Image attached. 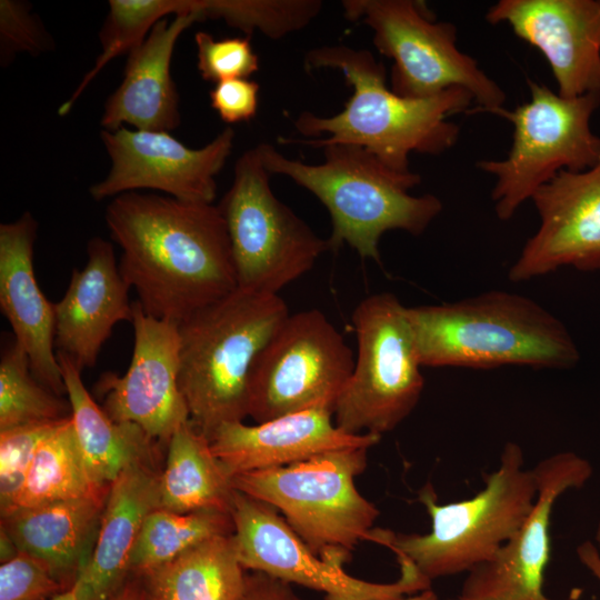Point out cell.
Here are the masks:
<instances>
[{"instance_id":"b9f144b4","label":"cell","mask_w":600,"mask_h":600,"mask_svg":"<svg viewBox=\"0 0 600 600\" xmlns=\"http://www.w3.org/2000/svg\"><path fill=\"white\" fill-rule=\"evenodd\" d=\"M50 600H80V599L78 597L76 589L71 587L68 590L51 598Z\"/></svg>"},{"instance_id":"60d3db41","label":"cell","mask_w":600,"mask_h":600,"mask_svg":"<svg viewBox=\"0 0 600 600\" xmlns=\"http://www.w3.org/2000/svg\"><path fill=\"white\" fill-rule=\"evenodd\" d=\"M403 600H438L437 593L431 589H427L406 597Z\"/></svg>"},{"instance_id":"d4e9b609","label":"cell","mask_w":600,"mask_h":600,"mask_svg":"<svg viewBox=\"0 0 600 600\" xmlns=\"http://www.w3.org/2000/svg\"><path fill=\"white\" fill-rule=\"evenodd\" d=\"M77 442L93 482L108 488L129 464L156 456L157 441L140 427L113 421L83 384L82 371L57 352Z\"/></svg>"},{"instance_id":"44dd1931","label":"cell","mask_w":600,"mask_h":600,"mask_svg":"<svg viewBox=\"0 0 600 600\" xmlns=\"http://www.w3.org/2000/svg\"><path fill=\"white\" fill-rule=\"evenodd\" d=\"M328 409H310L269 421L220 426L210 446L232 478L236 474L279 468L344 448H371L381 436L349 434L340 430Z\"/></svg>"},{"instance_id":"d6a6232c","label":"cell","mask_w":600,"mask_h":600,"mask_svg":"<svg viewBox=\"0 0 600 600\" xmlns=\"http://www.w3.org/2000/svg\"><path fill=\"white\" fill-rule=\"evenodd\" d=\"M197 68L203 80L221 82L230 79H248L259 69V57L249 37L214 39L206 31L194 34Z\"/></svg>"},{"instance_id":"ab89813d","label":"cell","mask_w":600,"mask_h":600,"mask_svg":"<svg viewBox=\"0 0 600 600\" xmlns=\"http://www.w3.org/2000/svg\"><path fill=\"white\" fill-rule=\"evenodd\" d=\"M0 541L1 563L12 559L19 553L20 550L3 529H1Z\"/></svg>"},{"instance_id":"8fae6325","label":"cell","mask_w":600,"mask_h":600,"mask_svg":"<svg viewBox=\"0 0 600 600\" xmlns=\"http://www.w3.org/2000/svg\"><path fill=\"white\" fill-rule=\"evenodd\" d=\"M257 147L243 152L219 209L224 219L238 288L278 294L330 249L270 188Z\"/></svg>"},{"instance_id":"5bb4252c","label":"cell","mask_w":600,"mask_h":600,"mask_svg":"<svg viewBox=\"0 0 600 600\" xmlns=\"http://www.w3.org/2000/svg\"><path fill=\"white\" fill-rule=\"evenodd\" d=\"M100 138L111 166L106 178L89 189L96 201L150 189L184 202L212 203L216 177L231 154L234 131L228 127L199 149L189 148L170 132L124 126L114 131L102 129Z\"/></svg>"},{"instance_id":"cb8c5ba5","label":"cell","mask_w":600,"mask_h":600,"mask_svg":"<svg viewBox=\"0 0 600 600\" xmlns=\"http://www.w3.org/2000/svg\"><path fill=\"white\" fill-rule=\"evenodd\" d=\"M107 494L20 509L1 517V529L71 588L91 558Z\"/></svg>"},{"instance_id":"4dcf8cb0","label":"cell","mask_w":600,"mask_h":600,"mask_svg":"<svg viewBox=\"0 0 600 600\" xmlns=\"http://www.w3.org/2000/svg\"><path fill=\"white\" fill-rule=\"evenodd\" d=\"M320 0H194L204 19H221L247 34L260 31L278 40L307 27L320 12Z\"/></svg>"},{"instance_id":"ba28073f","label":"cell","mask_w":600,"mask_h":600,"mask_svg":"<svg viewBox=\"0 0 600 600\" xmlns=\"http://www.w3.org/2000/svg\"><path fill=\"white\" fill-rule=\"evenodd\" d=\"M351 321L357 358L333 410L336 426L349 434L382 436L417 407L424 378L407 307L390 292L371 294Z\"/></svg>"},{"instance_id":"9a60e30c","label":"cell","mask_w":600,"mask_h":600,"mask_svg":"<svg viewBox=\"0 0 600 600\" xmlns=\"http://www.w3.org/2000/svg\"><path fill=\"white\" fill-rule=\"evenodd\" d=\"M532 470L538 494L530 514L491 560L467 572L460 591L449 600H551L543 580L551 556L552 511L564 492L584 487L593 469L587 459L562 451Z\"/></svg>"},{"instance_id":"ffe728a7","label":"cell","mask_w":600,"mask_h":600,"mask_svg":"<svg viewBox=\"0 0 600 600\" xmlns=\"http://www.w3.org/2000/svg\"><path fill=\"white\" fill-rule=\"evenodd\" d=\"M88 261L72 271L69 286L54 303V348L82 371L96 364L114 326L132 321L130 286L122 277L113 246L94 237L87 246Z\"/></svg>"},{"instance_id":"5b68a950","label":"cell","mask_w":600,"mask_h":600,"mask_svg":"<svg viewBox=\"0 0 600 600\" xmlns=\"http://www.w3.org/2000/svg\"><path fill=\"white\" fill-rule=\"evenodd\" d=\"M289 314L279 294L238 288L179 323V386L190 420L209 440L249 417L252 366Z\"/></svg>"},{"instance_id":"7402d4cb","label":"cell","mask_w":600,"mask_h":600,"mask_svg":"<svg viewBox=\"0 0 600 600\" xmlns=\"http://www.w3.org/2000/svg\"><path fill=\"white\" fill-rule=\"evenodd\" d=\"M202 13L176 16L157 22L147 38L129 53L123 79L107 99L101 126L114 131L126 123L143 131L171 132L181 121L179 94L170 66L179 37Z\"/></svg>"},{"instance_id":"30bf717a","label":"cell","mask_w":600,"mask_h":600,"mask_svg":"<svg viewBox=\"0 0 600 600\" xmlns=\"http://www.w3.org/2000/svg\"><path fill=\"white\" fill-rule=\"evenodd\" d=\"M344 17L373 31L378 51L393 60L391 90L426 99L448 89H467L478 110L497 113L506 93L470 56L457 47L456 26L434 21L423 2L413 0H344Z\"/></svg>"},{"instance_id":"74e56055","label":"cell","mask_w":600,"mask_h":600,"mask_svg":"<svg viewBox=\"0 0 600 600\" xmlns=\"http://www.w3.org/2000/svg\"><path fill=\"white\" fill-rule=\"evenodd\" d=\"M576 553L581 564L600 583V521L596 531V543L586 540L577 547Z\"/></svg>"},{"instance_id":"ac0fdd59","label":"cell","mask_w":600,"mask_h":600,"mask_svg":"<svg viewBox=\"0 0 600 600\" xmlns=\"http://www.w3.org/2000/svg\"><path fill=\"white\" fill-rule=\"evenodd\" d=\"M486 19L544 56L562 98L600 94V0H500Z\"/></svg>"},{"instance_id":"e0dca14e","label":"cell","mask_w":600,"mask_h":600,"mask_svg":"<svg viewBox=\"0 0 600 600\" xmlns=\"http://www.w3.org/2000/svg\"><path fill=\"white\" fill-rule=\"evenodd\" d=\"M538 230L509 269L524 282L562 267L600 270V161L584 171L562 170L532 196Z\"/></svg>"},{"instance_id":"9c48e42d","label":"cell","mask_w":600,"mask_h":600,"mask_svg":"<svg viewBox=\"0 0 600 600\" xmlns=\"http://www.w3.org/2000/svg\"><path fill=\"white\" fill-rule=\"evenodd\" d=\"M527 81L530 100L496 113L513 126L507 158L477 163L496 178L491 198L502 221L510 220L526 200L560 171H584L600 161V137L590 127L600 94L568 99L543 83Z\"/></svg>"},{"instance_id":"d6986e66","label":"cell","mask_w":600,"mask_h":600,"mask_svg":"<svg viewBox=\"0 0 600 600\" xmlns=\"http://www.w3.org/2000/svg\"><path fill=\"white\" fill-rule=\"evenodd\" d=\"M38 222L29 211L0 224V309L23 348L33 376L58 396L66 394L54 348V303L40 289L33 268Z\"/></svg>"},{"instance_id":"83f0119b","label":"cell","mask_w":600,"mask_h":600,"mask_svg":"<svg viewBox=\"0 0 600 600\" xmlns=\"http://www.w3.org/2000/svg\"><path fill=\"white\" fill-rule=\"evenodd\" d=\"M109 487L101 488L91 479L69 416L40 443L23 486L1 517L20 509L102 494Z\"/></svg>"},{"instance_id":"836d02e7","label":"cell","mask_w":600,"mask_h":600,"mask_svg":"<svg viewBox=\"0 0 600 600\" xmlns=\"http://www.w3.org/2000/svg\"><path fill=\"white\" fill-rule=\"evenodd\" d=\"M53 48V40L31 4L18 0L0 1V61L4 67L20 52L39 56Z\"/></svg>"},{"instance_id":"f546056e","label":"cell","mask_w":600,"mask_h":600,"mask_svg":"<svg viewBox=\"0 0 600 600\" xmlns=\"http://www.w3.org/2000/svg\"><path fill=\"white\" fill-rule=\"evenodd\" d=\"M64 401L32 373L23 348L10 338L0 354V431L21 426L56 422L71 416Z\"/></svg>"},{"instance_id":"52a82bcc","label":"cell","mask_w":600,"mask_h":600,"mask_svg":"<svg viewBox=\"0 0 600 600\" xmlns=\"http://www.w3.org/2000/svg\"><path fill=\"white\" fill-rule=\"evenodd\" d=\"M369 448H344L293 464L236 474V490L282 513L292 530L320 558L343 568L368 540L378 508L356 487Z\"/></svg>"},{"instance_id":"f35d334b","label":"cell","mask_w":600,"mask_h":600,"mask_svg":"<svg viewBox=\"0 0 600 600\" xmlns=\"http://www.w3.org/2000/svg\"><path fill=\"white\" fill-rule=\"evenodd\" d=\"M109 600H149L143 583L137 581L124 582L121 589Z\"/></svg>"},{"instance_id":"e575fe53","label":"cell","mask_w":600,"mask_h":600,"mask_svg":"<svg viewBox=\"0 0 600 600\" xmlns=\"http://www.w3.org/2000/svg\"><path fill=\"white\" fill-rule=\"evenodd\" d=\"M68 589L43 562L27 552L19 551L0 566V600H50Z\"/></svg>"},{"instance_id":"8992f818","label":"cell","mask_w":600,"mask_h":600,"mask_svg":"<svg viewBox=\"0 0 600 600\" xmlns=\"http://www.w3.org/2000/svg\"><path fill=\"white\" fill-rule=\"evenodd\" d=\"M484 487L469 499L438 503L427 483L418 493L431 529L428 533H396L372 529L369 541L389 548L411 562L429 581L462 572L491 560L530 514L538 494L532 469L524 467L522 448L503 446L498 469L483 478Z\"/></svg>"},{"instance_id":"8d00e7d4","label":"cell","mask_w":600,"mask_h":600,"mask_svg":"<svg viewBox=\"0 0 600 600\" xmlns=\"http://www.w3.org/2000/svg\"><path fill=\"white\" fill-rule=\"evenodd\" d=\"M240 600H301L291 584L263 572L246 574Z\"/></svg>"},{"instance_id":"484cf974","label":"cell","mask_w":600,"mask_h":600,"mask_svg":"<svg viewBox=\"0 0 600 600\" xmlns=\"http://www.w3.org/2000/svg\"><path fill=\"white\" fill-rule=\"evenodd\" d=\"M236 489L214 456L210 440L191 420L167 443L159 481V508L174 512L221 510L231 513Z\"/></svg>"},{"instance_id":"7a4b0ae2","label":"cell","mask_w":600,"mask_h":600,"mask_svg":"<svg viewBox=\"0 0 600 600\" xmlns=\"http://www.w3.org/2000/svg\"><path fill=\"white\" fill-rule=\"evenodd\" d=\"M307 71L321 68L342 72L353 92L332 117L301 112L293 121L303 139L280 143L322 148L331 143L360 146L392 170L408 172L411 152L438 156L451 149L460 128L448 117L468 109L473 96L454 87L426 99H409L387 87L386 68L366 49L347 46L314 48L304 57Z\"/></svg>"},{"instance_id":"4fadbf2b","label":"cell","mask_w":600,"mask_h":600,"mask_svg":"<svg viewBox=\"0 0 600 600\" xmlns=\"http://www.w3.org/2000/svg\"><path fill=\"white\" fill-rule=\"evenodd\" d=\"M231 517L244 569L321 591L326 600H403L431 588V581L403 559H398L400 577L391 583L369 582L348 574L314 553L276 508L238 490Z\"/></svg>"},{"instance_id":"2e32d148","label":"cell","mask_w":600,"mask_h":600,"mask_svg":"<svg viewBox=\"0 0 600 600\" xmlns=\"http://www.w3.org/2000/svg\"><path fill=\"white\" fill-rule=\"evenodd\" d=\"M134 342L123 376L107 372L97 389L101 407L113 421L140 427L158 443H168L174 431L190 420L179 386V323L147 314L133 301Z\"/></svg>"},{"instance_id":"277c9868","label":"cell","mask_w":600,"mask_h":600,"mask_svg":"<svg viewBox=\"0 0 600 600\" xmlns=\"http://www.w3.org/2000/svg\"><path fill=\"white\" fill-rule=\"evenodd\" d=\"M256 147L270 174L290 178L328 209L330 249L348 244L381 264L379 242L386 231L420 236L442 211L438 197L409 193L421 181L418 173L392 170L360 146H323L324 160L318 164L289 159L269 143Z\"/></svg>"},{"instance_id":"f1b7e54d","label":"cell","mask_w":600,"mask_h":600,"mask_svg":"<svg viewBox=\"0 0 600 600\" xmlns=\"http://www.w3.org/2000/svg\"><path fill=\"white\" fill-rule=\"evenodd\" d=\"M230 512L208 509L174 512L158 508L149 513L130 557V571L142 576L217 536L233 533Z\"/></svg>"},{"instance_id":"6da1fadb","label":"cell","mask_w":600,"mask_h":600,"mask_svg":"<svg viewBox=\"0 0 600 600\" xmlns=\"http://www.w3.org/2000/svg\"><path fill=\"white\" fill-rule=\"evenodd\" d=\"M104 219L122 249L120 272L147 314L180 323L238 289L218 206L132 191L114 197Z\"/></svg>"},{"instance_id":"603a6c76","label":"cell","mask_w":600,"mask_h":600,"mask_svg":"<svg viewBox=\"0 0 600 600\" xmlns=\"http://www.w3.org/2000/svg\"><path fill=\"white\" fill-rule=\"evenodd\" d=\"M154 458L134 461L110 484L91 558L72 586L80 600H109L124 584L142 524L159 508Z\"/></svg>"},{"instance_id":"3957f363","label":"cell","mask_w":600,"mask_h":600,"mask_svg":"<svg viewBox=\"0 0 600 600\" xmlns=\"http://www.w3.org/2000/svg\"><path fill=\"white\" fill-rule=\"evenodd\" d=\"M407 314L422 367L570 369L580 360L562 321L521 294L491 290Z\"/></svg>"},{"instance_id":"7c38bea8","label":"cell","mask_w":600,"mask_h":600,"mask_svg":"<svg viewBox=\"0 0 600 600\" xmlns=\"http://www.w3.org/2000/svg\"><path fill=\"white\" fill-rule=\"evenodd\" d=\"M343 336L318 309L289 314L257 357L248 414L257 423L334 406L354 367Z\"/></svg>"},{"instance_id":"4316f807","label":"cell","mask_w":600,"mask_h":600,"mask_svg":"<svg viewBox=\"0 0 600 600\" xmlns=\"http://www.w3.org/2000/svg\"><path fill=\"white\" fill-rule=\"evenodd\" d=\"M244 570L230 533L208 539L140 577L149 600H240Z\"/></svg>"},{"instance_id":"1f68e13d","label":"cell","mask_w":600,"mask_h":600,"mask_svg":"<svg viewBox=\"0 0 600 600\" xmlns=\"http://www.w3.org/2000/svg\"><path fill=\"white\" fill-rule=\"evenodd\" d=\"M60 421L33 423L0 431L1 514L10 508L23 486L40 443Z\"/></svg>"},{"instance_id":"d590c367","label":"cell","mask_w":600,"mask_h":600,"mask_svg":"<svg viewBox=\"0 0 600 600\" xmlns=\"http://www.w3.org/2000/svg\"><path fill=\"white\" fill-rule=\"evenodd\" d=\"M259 83L249 79H230L216 83L210 103L227 123L251 120L258 109Z\"/></svg>"}]
</instances>
